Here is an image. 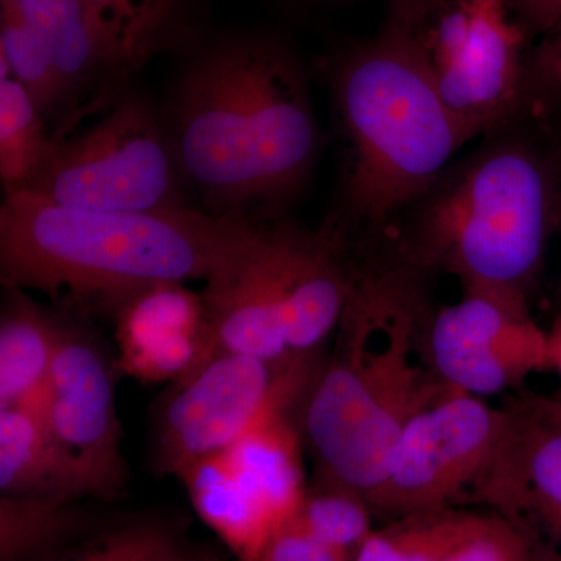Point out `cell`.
I'll list each match as a JSON object with an SVG mask.
<instances>
[{
    "label": "cell",
    "mask_w": 561,
    "mask_h": 561,
    "mask_svg": "<svg viewBox=\"0 0 561 561\" xmlns=\"http://www.w3.org/2000/svg\"><path fill=\"white\" fill-rule=\"evenodd\" d=\"M549 345H551L552 370L559 373L561 378V312L549 331Z\"/></svg>",
    "instance_id": "34"
},
{
    "label": "cell",
    "mask_w": 561,
    "mask_h": 561,
    "mask_svg": "<svg viewBox=\"0 0 561 561\" xmlns=\"http://www.w3.org/2000/svg\"><path fill=\"white\" fill-rule=\"evenodd\" d=\"M531 561H540V560H538V559H537V557H535V559H534V560H531Z\"/></svg>",
    "instance_id": "38"
},
{
    "label": "cell",
    "mask_w": 561,
    "mask_h": 561,
    "mask_svg": "<svg viewBox=\"0 0 561 561\" xmlns=\"http://www.w3.org/2000/svg\"><path fill=\"white\" fill-rule=\"evenodd\" d=\"M214 354H238L279 368L301 364L284 335L272 228H256L253 239L227 265L206 280L203 294Z\"/></svg>",
    "instance_id": "15"
},
{
    "label": "cell",
    "mask_w": 561,
    "mask_h": 561,
    "mask_svg": "<svg viewBox=\"0 0 561 561\" xmlns=\"http://www.w3.org/2000/svg\"><path fill=\"white\" fill-rule=\"evenodd\" d=\"M272 239L287 346L297 359L309 360L348 308L353 291L348 253L331 230L312 234L278 225L272 228Z\"/></svg>",
    "instance_id": "14"
},
{
    "label": "cell",
    "mask_w": 561,
    "mask_h": 561,
    "mask_svg": "<svg viewBox=\"0 0 561 561\" xmlns=\"http://www.w3.org/2000/svg\"><path fill=\"white\" fill-rule=\"evenodd\" d=\"M0 68L31 92L43 113L65 99L46 44L10 0H2Z\"/></svg>",
    "instance_id": "25"
},
{
    "label": "cell",
    "mask_w": 561,
    "mask_h": 561,
    "mask_svg": "<svg viewBox=\"0 0 561 561\" xmlns=\"http://www.w3.org/2000/svg\"><path fill=\"white\" fill-rule=\"evenodd\" d=\"M84 516L72 502L32 496H0V561H38L83 529Z\"/></svg>",
    "instance_id": "22"
},
{
    "label": "cell",
    "mask_w": 561,
    "mask_h": 561,
    "mask_svg": "<svg viewBox=\"0 0 561 561\" xmlns=\"http://www.w3.org/2000/svg\"><path fill=\"white\" fill-rule=\"evenodd\" d=\"M561 146L522 114L453 161L394 221L379 254L426 279L459 278L530 306L557 232Z\"/></svg>",
    "instance_id": "1"
},
{
    "label": "cell",
    "mask_w": 561,
    "mask_h": 561,
    "mask_svg": "<svg viewBox=\"0 0 561 561\" xmlns=\"http://www.w3.org/2000/svg\"><path fill=\"white\" fill-rule=\"evenodd\" d=\"M114 66L136 65L171 24L176 0H83Z\"/></svg>",
    "instance_id": "24"
},
{
    "label": "cell",
    "mask_w": 561,
    "mask_h": 561,
    "mask_svg": "<svg viewBox=\"0 0 561 561\" xmlns=\"http://www.w3.org/2000/svg\"><path fill=\"white\" fill-rule=\"evenodd\" d=\"M175 116L181 168L232 217L243 206L294 197L319 154L305 76L275 41H238L206 54L181 83Z\"/></svg>",
    "instance_id": "3"
},
{
    "label": "cell",
    "mask_w": 561,
    "mask_h": 561,
    "mask_svg": "<svg viewBox=\"0 0 561 561\" xmlns=\"http://www.w3.org/2000/svg\"><path fill=\"white\" fill-rule=\"evenodd\" d=\"M446 0H391L386 25L420 35Z\"/></svg>",
    "instance_id": "32"
},
{
    "label": "cell",
    "mask_w": 561,
    "mask_h": 561,
    "mask_svg": "<svg viewBox=\"0 0 561 561\" xmlns=\"http://www.w3.org/2000/svg\"><path fill=\"white\" fill-rule=\"evenodd\" d=\"M0 491L62 502L106 497L98 476L54 437L33 408L0 411Z\"/></svg>",
    "instance_id": "16"
},
{
    "label": "cell",
    "mask_w": 561,
    "mask_h": 561,
    "mask_svg": "<svg viewBox=\"0 0 561 561\" xmlns=\"http://www.w3.org/2000/svg\"><path fill=\"white\" fill-rule=\"evenodd\" d=\"M421 348L443 386L478 398L552 370L549 331L531 319L530 306L490 291L463 290L459 301L430 311Z\"/></svg>",
    "instance_id": "10"
},
{
    "label": "cell",
    "mask_w": 561,
    "mask_h": 561,
    "mask_svg": "<svg viewBox=\"0 0 561 561\" xmlns=\"http://www.w3.org/2000/svg\"><path fill=\"white\" fill-rule=\"evenodd\" d=\"M561 241V173H560V190H559V203H557V232ZM561 287V283H560Z\"/></svg>",
    "instance_id": "36"
},
{
    "label": "cell",
    "mask_w": 561,
    "mask_h": 561,
    "mask_svg": "<svg viewBox=\"0 0 561 561\" xmlns=\"http://www.w3.org/2000/svg\"><path fill=\"white\" fill-rule=\"evenodd\" d=\"M192 505L239 561L260 560L275 524L232 467L227 451L214 454L181 472Z\"/></svg>",
    "instance_id": "18"
},
{
    "label": "cell",
    "mask_w": 561,
    "mask_h": 561,
    "mask_svg": "<svg viewBox=\"0 0 561 561\" xmlns=\"http://www.w3.org/2000/svg\"><path fill=\"white\" fill-rule=\"evenodd\" d=\"M254 232L242 219L181 206L103 213L10 191L0 209V273L9 289L69 291L114 305L153 284L213 278Z\"/></svg>",
    "instance_id": "4"
},
{
    "label": "cell",
    "mask_w": 561,
    "mask_h": 561,
    "mask_svg": "<svg viewBox=\"0 0 561 561\" xmlns=\"http://www.w3.org/2000/svg\"><path fill=\"white\" fill-rule=\"evenodd\" d=\"M527 38L546 35L561 22V0H511Z\"/></svg>",
    "instance_id": "31"
},
{
    "label": "cell",
    "mask_w": 561,
    "mask_h": 561,
    "mask_svg": "<svg viewBox=\"0 0 561 561\" xmlns=\"http://www.w3.org/2000/svg\"><path fill=\"white\" fill-rule=\"evenodd\" d=\"M559 398H560V400H561V391H560Z\"/></svg>",
    "instance_id": "40"
},
{
    "label": "cell",
    "mask_w": 561,
    "mask_h": 561,
    "mask_svg": "<svg viewBox=\"0 0 561 561\" xmlns=\"http://www.w3.org/2000/svg\"><path fill=\"white\" fill-rule=\"evenodd\" d=\"M49 50L65 99L102 66H114L83 0H10Z\"/></svg>",
    "instance_id": "20"
},
{
    "label": "cell",
    "mask_w": 561,
    "mask_h": 561,
    "mask_svg": "<svg viewBox=\"0 0 561 561\" xmlns=\"http://www.w3.org/2000/svg\"><path fill=\"white\" fill-rule=\"evenodd\" d=\"M493 451L460 502L483 505L537 540L561 515V400L516 391Z\"/></svg>",
    "instance_id": "11"
},
{
    "label": "cell",
    "mask_w": 561,
    "mask_h": 561,
    "mask_svg": "<svg viewBox=\"0 0 561 561\" xmlns=\"http://www.w3.org/2000/svg\"><path fill=\"white\" fill-rule=\"evenodd\" d=\"M61 327L16 290L0 320V411L39 409Z\"/></svg>",
    "instance_id": "19"
},
{
    "label": "cell",
    "mask_w": 561,
    "mask_h": 561,
    "mask_svg": "<svg viewBox=\"0 0 561 561\" xmlns=\"http://www.w3.org/2000/svg\"><path fill=\"white\" fill-rule=\"evenodd\" d=\"M489 516L456 507L400 516L373 530L353 561H445Z\"/></svg>",
    "instance_id": "21"
},
{
    "label": "cell",
    "mask_w": 561,
    "mask_h": 561,
    "mask_svg": "<svg viewBox=\"0 0 561 561\" xmlns=\"http://www.w3.org/2000/svg\"><path fill=\"white\" fill-rule=\"evenodd\" d=\"M157 561H214L209 559H203V557H191V556H184V553H181L179 549L176 551H173L169 553V556L162 557V559Z\"/></svg>",
    "instance_id": "35"
},
{
    "label": "cell",
    "mask_w": 561,
    "mask_h": 561,
    "mask_svg": "<svg viewBox=\"0 0 561 561\" xmlns=\"http://www.w3.org/2000/svg\"><path fill=\"white\" fill-rule=\"evenodd\" d=\"M504 2H511V0H504Z\"/></svg>",
    "instance_id": "39"
},
{
    "label": "cell",
    "mask_w": 561,
    "mask_h": 561,
    "mask_svg": "<svg viewBox=\"0 0 561 561\" xmlns=\"http://www.w3.org/2000/svg\"><path fill=\"white\" fill-rule=\"evenodd\" d=\"M176 551L164 529L150 524L114 530L94 545L61 561H157Z\"/></svg>",
    "instance_id": "28"
},
{
    "label": "cell",
    "mask_w": 561,
    "mask_h": 561,
    "mask_svg": "<svg viewBox=\"0 0 561 561\" xmlns=\"http://www.w3.org/2000/svg\"><path fill=\"white\" fill-rule=\"evenodd\" d=\"M122 371L140 381L180 382L214 356L203 295L160 283L114 302Z\"/></svg>",
    "instance_id": "13"
},
{
    "label": "cell",
    "mask_w": 561,
    "mask_h": 561,
    "mask_svg": "<svg viewBox=\"0 0 561 561\" xmlns=\"http://www.w3.org/2000/svg\"><path fill=\"white\" fill-rule=\"evenodd\" d=\"M38 411L54 437L98 476L106 497L116 494L125 465L113 373L91 337L61 327Z\"/></svg>",
    "instance_id": "12"
},
{
    "label": "cell",
    "mask_w": 561,
    "mask_h": 561,
    "mask_svg": "<svg viewBox=\"0 0 561 561\" xmlns=\"http://www.w3.org/2000/svg\"><path fill=\"white\" fill-rule=\"evenodd\" d=\"M478 2L502 3V5H505L504 0H478Z\"/></svg>",
    "instance_id": "37"
},
{
    "label": "cell",
    "mask_w": 561,
    "mask_h": 561,
    "mask_svg": "<svg viewBox=\"0 0 561 561\" xmlns=\"http://www.w3.org/2000/svg\"><path fill=\"white\" fill-rule=\"evenodd\" d=\"M527 35L502 3L456 0L421 33L435 87L481 138L524 113Z\"/></svg>",
    "instance_id": "8"
},
{
    "label": "cell",
    "mask_w": 561,
    "mask_h": 561,
    "mask_svg": "<svg viewBox=\"0 0 561 561\" xmlns=\"http://www.w3.org/2000/svg\"><path fill=\"white\" fill-rule=\"evenodd\" d=\"M332 94L346 165L330 230L350 249L375 250L402 210L481 133L443 101L421 36L391 25L343 55Z\"/></svg>",
    "instance_id": "2"
},
{
    "label": "cell",
    "mask_w": 561,
    "mask_h": 561,
    "mask_svg": "<svg viewBox=\"0 0 561 561\" xmlns=\"http://www.w3.org/2000/svg\"><path fill=\"white\" fill-rule=\"evenodd\" d=\"M309 364L279 368L238 354H214L162 402L154 463L181 476L191 465L227 451L265 416L300 397Z\"/></svg>",
    "instance_id": "7"
},
{
    "label": "cell",
    "mask_w": 561,
    "mask_h": 561,
    "mask_svg": "<svg viewBox=\"0 0 561 561\" xmlns=\"http://www.w3.org/2000/svg\"><path fill=\"white\" fill-rule=\"evenodd\" d=\"M31 92L7 70L0 72V176L7 192L25 190L46 164L51 138Z\"/></svg>",
    "instance_id": "23"
},
{
    "label": "cell",
    "mask_w": 561,
    "mask_h": 561,
    "mask_svg": "<svg viewBox=\"0 0 561 561\" xmlns=\"http://www.w3.org/2000/svg\"><path fill=\"white\" fill-rule=\"evenodd\" d=\"M287 409L272 412L227 449L243 485L256 497L276 530L290 522L305 496L300 435L286 419Z\"/></svg>",
    "instance_id": "17"
},
{
    "label": "cell",
    "mask_w": 561,
    "mask_h": 561,
    "mask_svg": "<svg viewBox=\"0 0 561 561\" xmlns=\"http://www.w3.org/2000/svg\"><path fill=\"white\" fill-rule=\"evenodd\" d=\"M502 419L482 398L446 391L405 424L368 507L393 518L454 507L489 461Z\"/></svg>",
    "instance_id": "9"
},
{
    "label": "cell",
    "mask_w": 561,
    "mask_h": 561,
    "mask_svg": "<svg viewBox=\"0 0 561 561\" xmlns=\"http://www.w3.org/2000/svg\"><path fill=\"white\" fill-rule=\"evenodd\" d=\"M25 191L103 213L179 208L171 153L150 111L130 98L79 117L51 138L49 158Z\"/></svg>",
    "instance_id": "6"
},
{
    "label": "cell",
    "mask_w": 561,
    "mask_h": 561,
    "mask_svg": "<svg viewBox=\"0 0 561 561\" xmlns=\"http://www.w3.org/2000/svg\"><path fill=\"white\" fill-rule=\"evenodd\" d=\"M530 546L538 560L561 561V515Z\"/></svg>",
    "instance_id": "33"
},
{
    "label": "cell",
    "mask_w": 561,
    "mask_h": 561,
    "mask_svg": "<svg viewBox=\"0 0 561 561\" xmlns=\"http://www.w3.org/2000/svg\"><path fill=\"white\" fill-rule=\"evenodd\" d=\"M530 542L512 524L490 515L481 530L459 546L445 561H531Z\"/></svg>",
    "instance_id": "29"
},
{
    "label": "cell",
    "mask_w": 561,
    "mask_h": 561,
    "mask_svg": "<svg viewBox=\"0 0 561 561\" xmlns=\"http://www.w3.org/2000/svg\"><path fill=\"white\" fill-rule=\"evenodd\" d=\"M523 114L540 122L561 146V22L527 47Z\"/></svg>",
    "instance_id": "27"
},
{
    "label": "cell",
    "mask_w": 561,
    "mask_h": 561,
    "mask_svg": "<svg viewBox=\"0 0 561 561\" xmlns=\"http://www.w3.org/2000/svg\"><path fill=\"white\" fill-rule=\"evenodd\" d=\"M257 561H353V557L287 522L272 535Z\"/></svg>",
    "instance_id": "30"
},
{
    "label": "cell",
    "mask_w": 561,
    "mask_h": 561,
    "mask_svg": "<svg viewBox=\"0 0 561 561\" xmlns=\"http://www.w3.org/2000/svg\"><path fill=\"white\" fill-rule=\"evenodd\" d=\"M430 311L420 284L391 278L383 341L370 348L367 324L346 308L343 351L300 393L302 437L319 467L320 485L368 502L405 424L451 390L413 360Z\"/></svg>",
    "instance_id": "5"
},
{
    "label": "cell",
    "mask_w": 561,
    "mask_h": 561,
    "mask_svg": "<svg viewBox=\"0 0 561 561\" xmlns=\"http://www.w3.org/2000/svg\"><path fill=\"white\" fill-rule=\"evenodd\" d=\"M371 508L351 491L320 485L308 491L290 523L332 548L356 556L373 534Z\"/></svg>",
    "instance_id": "26"
}]
</instances>
